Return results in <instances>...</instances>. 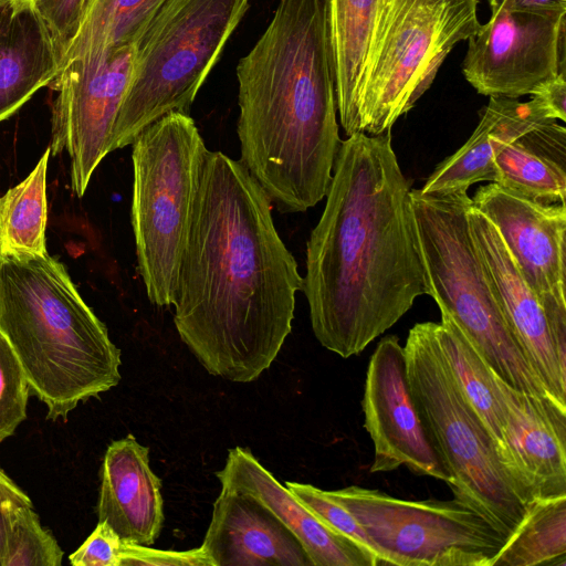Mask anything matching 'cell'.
Masks as SVG:
<instances>
[{
	"label": "cell",
	"mask_w": 566,
	"mask_h": 566,
	"mask_svg": "<svg viewBox=\"0 0 566 566\" xmlns=\"http://www.w3.org/2000/svg\"><path fill=\"white\" fill-rule=\"evenodd\" d=\"M165 0H86L60 70L82 55L132 44Z\"/></svg>",
	"instance_id": "obj_27"
},
{
	"label": "cell",
	"mask_w": 566,
	"mask_h": 566,
	"mask_svg": "<svg viewBox=\"0 0 566 566\" xmlns=\"http://www.w3.org/2000/svg\"><path fill=\"white\" fill-rule=\"evenodd\" d=\"M250 0H165L135 40L134 66L111 153L148 125L190 106Z\"/></svg>",
	"instance_id": "obj_7"
},
{
	"label": "cell",
	"mask_w": 566,
	"mask_h": 566,
	"mask_svg": "<svg viewBox=\"0 0 566 566\" xmlns=\"http://www.w3.org/2000/svg\"><path fill=\"white\" fill-rule=\"evenodd\" d=\"M471 200L473 207L497 228L538 297L565 292V203L534 201L495 182L479 187Z\"/></svg>",
	"instance_id": "obj_15"
},
{
	"label": "cell",
	"mask_w": 566,
	"mask_h": 566,
	"mask_svg": "<svg viewBox=\"0 0 566 566\" xmlns=\"http://www.w3.org/2000/svg\"><path fill=\"white\" fill-rule=\"evenodd\" d=\"M63 555L33 506L0 510V566H60Z\"/></svg>",
	"instance_id": "obj_28"
},
{
	"label": "cell",
	"mask_w": 566,
	"mask_h": 566,
	"mask_svg": "<svg viewBox=\"0 0 566 566\" xmlns=\"http://www.w3.org/2000/svg\"><path fill=\"white\" fill-rule=\"evenodd\" d=\"M237 78L239 160L281 212L313 208L342 140L324 0H280Z\"/></svg>",
	"instance_id": "obj_3"
},
{
	"label": "cell",
	"mask_w": 566,
	"mask_h": 566,
	"mask_svg": "<svg viewBox=\"0 0 566 566\" xmlns=\"http://www.w3.org/2000/svg\"><path fill=\"white\" fill-rule=\"evenodd\" d=\"M86 0H32L61 60L78 29Z\"/></svg>",
	"instance_id": "obj_31"
},
{
	"label": "cell",
	"mask_w": 566,
	"mask_h": 566,
	"mask_svg": "<svg viewBox=\"0 0 566 566\" xmlns=\"http://www.w3.org/2000/svg\"><path fill=\"white\" fill-rule=\"evenodd\" d=\"M99 475L98 522H106L123 542L153 545L165 516L161 482L150 469L149 448L132 434L113 441Z\"/></svg>",
	"instance_id": "obj_18"
},
{
	"label": "cell",
	"mask_w": 566,
	"mask_h": 566,
	"mask_svg": "<svg viewBox=\"0 0 566 566\" xmlns=\"http://www.w3.org/2000/svg\"><path fill=\"white\" fill-rule=\"evenodd\" d=\"M489 22L470 36L462 71L478 93L518 98L565 71L566 12L491 7Z\"/></svg>",
	"instance_id": "obj_12"
},
{
	"label": "cell",
	"mask_w": 566,
	"mask_h": 566,
	"mask_svg": "<svg viewBox=\"0 0 566 566\" xmlns=\"http://www.w3.org/2000/svg\"><path fill=\"white\" fill-rule=\"evenodd\" d=\"M208 148L189 114L171 112L132 143V227L149 302L174 304L178 271Z\"/></svg>",
	"instance_id": "obj_8"
},
{
	"label": "cell",
	"mask_w": 566,
	"mask_h": 566,
	"mask_svg": "<svg viewBox=\"0 0 566 566\" xmlns=\"http://www.w3.org/2000/svg\"><path fill=\"white\" fill-rule=\"evenodd\" d=\"M327 492L363 526L380 565L493 566L507 539L454 499L410 501L358 485Z\"/></svg>",
	"instance_id": "obj_10"
},
{
	"label": "cell",
	"mask_w": 566,
	"mask_h": 566,
	"mask_svg": "<svg viewBox=\"0 0 566 566\" xmlns=\"http://www.w3.org/2000/svg\"><path fill=\"white\" fill-rule=\"evenodd\" d=\"M551 340L563 370L566 371V296L565 292L546 293L539 297Z\"/></svg>",
	"instance_id": "obj_34"
},
{
	"label": "cell",
	"mask_w": 566,
	"mask_h": 566,
	"mask_svg": "<svg viewBox=\"0 0 566 566\" xmlns=\"http://www.w3.org/2000/svg\"><path fill=\"white\" fill-rule=\"evenodd\" d=\"M531 95L548 118L566 120V73L546 82Z\"/></svg>",
	"instance_id": "obj_35"
},
{
	"label": "cell",
	"mask_w": 566,
	"mask_h": 566,
	"mask_svg": "<svg viewBox=\"0 0 566 566\" xmlns=\"http://www.w3.org/2000/svg\"><path fill=\"white\" fill-rule=\"evenodd\" d=\"M409 386L454 500L489 520L507 538L528 505L505 469L494 440L458 387L431 322L415 324L403 346Z\"/></svg>",
	"instance_id": "obj_6"
},
{
	"label": "cell",
	"mask_w": 566,
	"mask_h": 566,
	"mask_svg": "<svg viewBox=\"0 0 566 566\" xmlns=\"http://www.w3.org/2000/svg\"><path fill=\"white\" fill-rule=\"evenodd\" d=\"M17 505L33 506L28 494L0 468V510Z\"/></svg>",
	"instance_id": "obj_37"
},
{
	"label": "cell",
	"mask_w": 566,
	"mask_h": 566,
	"mask_svg": "<svg viewBox=\"0 0 566 566\" xmlns=\"http://www.w3.org/2000/svg\"><path fill=\"white\" fill-rule=\"evenodd\" d=\"M489 3L507 11L566 12V0H489Z\"/></svg>",
	"instance_id": "obj_36"
},
{
	"label": "cell",
	"mask_w": 566,
	"mask_h": 566,
	"mask_svg": "<svg viewBox=\"0 0 566 566\" xmlns=\"http://www.w3.org/2000/svg\"><path fill=\"white\" fill-rule=\"evenodd\" d=\"M30 386L23 367L0 332V442L27 419Z\"/></svg>",
	"instance_id": "obj_29"
},
{
	"label": "cell",
	"mask_w": 566,
	"mask_h": 566,
	"mask_svg": "<svg viewBox=\"0 0 566 566\" xmlns=\"http://www.w3.org/2000/svg\"><path fill=\"white\" fill-rule=\"evenodd\" d=\"M201 547L213 566H313L297 537L255 496L222 486Z\"/></svg>",
	"instance_id": "obj_17"
},
{
	"label": "cell",
	"mask_w": 566,
	"mask_h": 566,
	"mask_svg": "<svg viewBox=\"0 0 566 566\" xmlns=\"http://www.w3.org/2000/svg\"><path fill=\"white\" fill-rule=\"evenodd\" d=\"M553 120L533 97L520 102L490 96L469 139L436 167L419 190L423 193L465 191L480 181L493 182L495 153L526 132Z\"/></svg>",
	"instance_id": "obj_20"
},
{
	"label": "cell",
	"mask_w": 566,
	"mask_h": 566,
	"mask_svg": "<svg viewBox=\"0 0 566 566\" xmlns=\"http://www.w3.org/2000/svg\"><path fill=\"white\" fill-rule=\"evenodd\" d=\"M10 1H13V0H0V4L1 3H6V2H10Z\"/></svg>",
	"instance_id": "obj_39"
},
{
	"label": "cell",
	"mask_w": 566,
	"mask_h": 566,
	"mask_svg": "<svg viewBox=\"0 0 566 566\" xmlns=\"http://www.w3.org/2000/svg\"><path fill=\"white\" fill-rule=\"evenodd\" d=\"M410 191L390 130L340 140L306 244L302 291L316 339L342 358L361 353L428 295Z\"/></svg>",
	"instance_id": "obj_2"
},
{
	"label": "cell",
	"mask_w": 566,
	"mask_h": 566,
	"mask_svg": "<svg viewBox=\"0 0 566 566\" xmlns=\"http://www.w3.org/2000/svg\"><path fill=\"white\" fill-rule=\"evenodd\" d=\"M410 198L428 295L450 313L500 379L559 406L528 363L495 296L471 234L468 190L411 189Z\"/></svg>",
	"instance_id": "obj_5"
},
{
	"label": "cell",
	"mask_w": 566,
	"mask_h": 566,
	"mask_svg": "<svg viewBox=\"0 0 566 566\" xmlns=\"http://www.w3.org/2000/svg\"><path fill=\"white\" fill-rule=\"evenodd\" d=\"M495 379L505 410L502 461L521 499L566 495V409Z\"/></svg>",
	"instance_id": "obj_14"
},
{
	"label": "cell",
	"mask_w": 566,
	"mask_h": 566,
	"mask_svg": "<svg viewBox=\"0 0 566 566\" xmlns=\"http://www.w3.org/2000/svg\"><path fill=\"white\" fill-rule=\"evenodd\" d=\"M438 307L440 322H431V326L439 349L464 398L494 440L502 460L505 410L495 374L450 313L443 306Z\"/></svg>",
	"instance_id": "obj_24"
},
{
	"label": "cell",
	"mask_w": 566,
	"mask_h": 566,
	"mask_svg": "<svg viewBox=\"0 0 566 566\" xmlns=\"http://www.w3.org/2000/svg\"><path fill=\"white\" fill-rule=\"evenodd\" d=\"M468 219L510 328L552 398L566 408V371L557 360L538 296L523 276L497 228L472 202Z\"/></svg>",
	"instance_id": "obj_16"
},
{
	"label": "cell",
	"mask_w": 566,
	"mask_h": 566,
	"mask_svg": "<svg viewBox=\"0 0 566 566\" xmlns=\"http://www.w3.org/2000/svg\"><path fill=\"white\" fill-rule=\"evenodd\" d=\"M479 0H391L370 55L359 132L391 130L432 84L451 50L480 27Z\"/></svg>",
	"instance_id": "obj_9"
},
{
	"label": "cell",
	"mask_w": 566,
	"mask_h": 566,
	"mask_svg": "<svg viewBox=\"0 0 566 566\" xmlns=\"http://www.w3.org/2000/svg\"><path fill=\"white\" fill-rule=\"evenodd\" d=\"M566 566V495L533 500L493 566Z\"/></svg>",
	"instance_id": "obj_26"
},
{
	"label": "cell",
	"mask_w": 566,
	"mask_h": 566,
	"mask_svg": "<svg viewBox=\"0 0 566 566\" xmlns=\"http://www.w3.org/2000/svg\"><path fill=\"white\" fill-rule=\"evenodd\" d=\"M50 146L33 170L0 197V256L29 259L48 254L46 171Z\"/></svg>",
	"instance_id": "obj_25"
},
{
	"label": "cell",
	"mask_w": 566,
	"mask_h": 566,
	"mask_svg": "<svg viewBox=\"0 0 566 566\" xmlns=\"http://www.w3.org/2000/svg\"><path fill=\"white\" fill-rule=\"evenodd\" d=\"M118 566H213L200 546L188 551H164L145 545L122 543Z\"/></svg>",
	"instance_id": "obj_32"
},
{
	"label": "cell",
	"mask_w": 566,
	"mask_h": 566,
	"mask_svg": "<svg viewBox=\"0 0 566 566\" xmlns=\"http://www.w3.org/2000/svg\"><path fill=\"white\" fill-rule=\"evenodd\" d=\"M285 486L326 525L344 535L370 555L380 565L376 548L358 521L327 491L314 485L286 482Z\"/></svg>",
	"instance_id": "obj_30"
},
{
	"label": "cell",
	"mask_w": 566,
	"mask_h": 566,
	"mask_svg": "<svg viewBox=\"0 0 566 566\" xmlns=\"http://www.w3.org/2000/svg\"><path fill=\"white\" fill-rule=\"evenodd\" d=\"M60 72V60L31 3L0 4V122Z\"/></svg>",
	"instance_id": "obj_22"
},
{
	"label": "cell",
	"mask_w": 566,
	"mask_h": 566,
	"mask_svg": "<svg viewBox=\"0 0 566 566\" xmlns=\"http://www.w3.org/2000/svg\"><path fill=\"white\" fill-rule=\"evenodd\" d=\"M361 407L364 428L374 446L370 473L405 465L413 474L450 482L419 416L405 348L395 335L382 337L369 358Z\"/></svg>",
	"instance_id": "obj_13"
},
{
	"label": "cell",
	"mask_w": 566,
	"mask_h": 566,
	"mask_svg": "<svg viewBox=\"0 0 566 566\" xmlns=\"http://www.w3.org/2000/svg\"><path fill=\"white\" fill-rule=\"evenodd\" d=\"M302 289L263 188L240 160L208 150L172 304L181 340L209 374L253 381L291 333Z\"/></svg>",
	"instance_id": "obj_1"
},
{
	"label": "cell",
	"mask_w": 566,
	"mask_h": 566,
	"mask_svg": "<svg viewBox=\"0 0 566 566\" xmlns=\"http://www.w3.org/2000/svg\"><path fill=\"white\" fill-rule=\"evenodd\" d=\"M0 259H1V256H0Z\"/></svg>",
	"instance_id": "obj_40"
},
{
	"label": "cell",
	"mask_w": 566,
	"mask_h": 566,
	"mask_svg": "<svg viewBox=\"0 0 566 566\" xmlns=\"http://www.w3.org/2000/svg\"><path fill=\"white\" fill-rule=\"evenodd\" d=\"M493 182L534 201L565 203V127L548 122L502 146L493 157Z\"/></svg>",
	"instance_id": "obj_23"
},
{
	"label": "cell",
	"mask_w": 566,
	"mask_h": 566,
	"mask_svg": "<svg viewBox=\"0 0 566 566\" xmlns=\"http://www.w3.org/2000/svg\"><path fill=\"white\" fill-rule=\"evenodd\" d=\"M216 475L221 486L247 492L265 504L297 537L313 566H377L370 555L296 499L249 449H230Z\"/></svg>",
	"instance_id": "obj_19"
},
{
	"label": "cell",
	"mask_w": 566,
	"mask_h": 566,
	"mask_svg": "<svg viewBox=\"0 0 566 566\" xmlns=\"http://www.w3.org/2000/svg\"><path fill=\"white\" fill-rule=\"evenodd\" d=\"M0 332L50 420H65L80 402L120 380V350L65 266L49 254L0 259Z\"/></svg>",
	"instance_id": "obj_4"
},
{
	"label": "cell",
	"mask_w": 566,
	"mask_h": 566,
	"mask_svg": "<svg viewBox=\"0 0 566 566\" xmlns=\"http://www.w3.org/2000/svg\"><path fill=\"white\" fill-rule=\"evenodd\" d=\"M134 44L88 53L66 63L50 84L57 92L52 108L51 155L66 151L71 186L83 197L91 177L111 153L113 128L127 92Z\"/></svg>",
	"instance_id": "obj_11"
},
{
	"label": "cell",
	"mask_w": 566,
	"mask_h": 566,
	"mask_svg": "<svg viewBox=\"0 0 566 566\" xmlns=\"http://www.w3.org/2000/svg\"><path fill=\"white\" fill-rule=\"evenodd\" d=\"M391 0H324L335 96L347 136L359 132V104L376 38Z\"/></svg>",
	"instance_id": "obj_21"
},
{
	"label": "cell",
	"mask_w": 566,
	"mask_h": 566,
	"mask_svg": "<svg viewBox=\"0 0 566 566\" xmlns=\"http://www.w3.org/2000/svg\"><path fill=\"white\" fill-rule=\"evenodd\" d=\"M122 543L106 522H98L86 541L70 555V563L74 566H118Z\"/></svg>",
	"instance_id": "obj_33"
},
{
	"label": "cell",
	"mask_w": 566,
	"mask_h": 566,
	"mask_svg": "<svg viewBox=\"0 0 566 566\" xmlns=\"http://www.w3.org/2000/svg\"><path fill=\"white\" fill-rule=\"evenodd\" d=\"M14 2H18V3H31L32 0H13Z\"/></svg>",
	"instance_id": "obj_38"
}]
</instances>
